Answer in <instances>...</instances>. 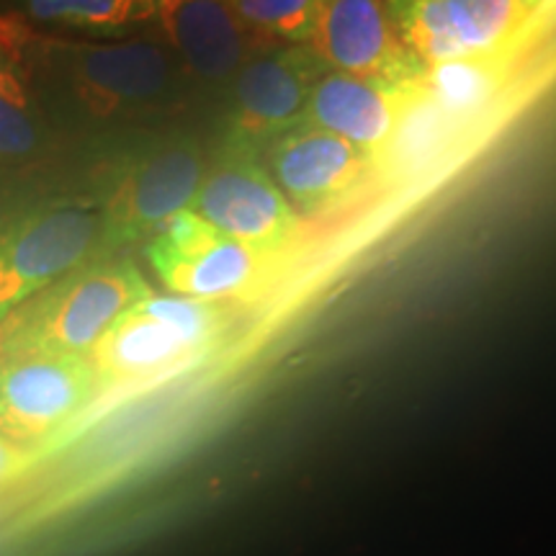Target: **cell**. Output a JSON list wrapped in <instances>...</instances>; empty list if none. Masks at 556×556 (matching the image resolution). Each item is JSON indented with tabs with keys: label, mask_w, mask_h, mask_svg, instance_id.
Here are the masks:
<instances>
[{
	"label": "cell",
	"mask_w": 556,
	"mask_h": 556,
	"mask_svg": "<svg viewBox=\"0 0 556 556\" xmlns=\"http://www.w3.org/2000/svg\"><path fill=\"white\" fill-rule=\"evenodd\" d=\"M0 34L24 62L37 96H45L41 106L88 127L139 122L176 93V58L160 41L50 37L11 18H0Z\"/></svg>",
	"instance_id": "obj_1"
},
{
	"label": "cell",
	"mask_w": 556,
	"mask_h": 556,
	"mask_svg": "<svg viewBox=\"0 0 556 556\" xmlns=\"http://www.w3.org/2000/svg\"><path fill=\"white\" fill-rule=\"evenodd\" d=\"M152 289L127 258L96 255L0 323V351L90 356L111 325Z\"/></svg>",
	"instance_id": "obj_2"
},
{
	"label": "cell",
	"mask_w": 556,
	"mask_h": 556,
	"mask_svg": "<svg viewBox=\"0 0 556 556\" xmlns=\"http://www.w3.org/2000/svg\"><path fill=\"white\" fill-rule=\"evenodd\" d=\"M227 325L222 304L165 291L139 299L90 351L99 392L139 384L208 353Z\"/></svg>",
	"instance_id": "obj_3"
},
{
	"label": "cell",
	"mask_w": 556,
	"mask_h": 556,
	"mask_svg": "<svg viewBox=\"0 0 556 556\" xmlns=\"http://www.w3.org/2000/svg\"><path fill=\"white\" fill-rule=\"evenodd\" d=\"M206 168L193 139H163L131 155L101 201V255L150 242L170 219L189 212Z\"/></svg>",
	"instance_id": "obj_4"
},
{
	"label": "cell",
	"mask_w": 556,
	"mask_h": 556,
	"mask_svg": "<svg viewBox=\"0 0 556 556\" xmlns=\"http://www.w3.org/2000/svg\"><path fill=\"white\" fill-rule=\"evenodd\" d=\"M101 255V206L65 201L0 227V323L70 270Z\"/></svg>",
	"instance_id": "obj_5"
},
{
	"label": "cell",
	"mask_w": 556,
	"mask_h": 556,
	"mask_svg": "<svg viewBox=\"0 0 556 556\" xmlns=\"http://www.w3.org/2000/svg\"><path fill=\"white\" fill-rule=\"evenodd\" d=\"M325 70L309 45H266L250 54L232 80L225 150L263 157L278 137L307 119Z\"/></svg>",
	"instance_id": "obj_6"
},
{
	"label": "cell",
	"mask_w": 556,
	"mask_h": 556,
	"mask_svg": "<svg viewBox=\"0 0 556 556\" xmlns=\"http://www.w3.org/2000/svg\"><path fill=\"white\" fill-rule=\"evenodd\" d=\"M99 394L88 356L0 351V438L13 446L60 433Z\"/></svg>",
	"instance_id": "obj_7"
},
{
	"label": "cell",
	"mask_w": 556,
	"mask_h": 556,
	"mask_svg": "<svg viewBox=\"0 0 556 556\" xmlns=\"http://www.w3.org/2000/svg\"><path fill=\"white\" fill-rule=\"evenodd\" d=\"M191 212L270 261L287 253L302 232V217L263 160L229 150L206 168Z\"/></svg>",
	"instance_id": "obj_8"
},
{
	"label": "cell",
	"mask_w": 556,
	"mask_h": 556,
	"mask_svg": "<svg viewBox=\"0 0 556 556\" xmlns=\"http://www.w3.org/2000/svg\"><path fill=\"white\" fill-rule=\"evenodd\" d=\"M387 9L426 70L495 60L531 16L520 0H387Z\"/></svg>",
	"instance_id": "obj_9"
},
{
	"label": "cell",
	"mask_w": 556,
	"mask_h": 556,
	"mask_svg": "<svg viewBox=\"0 0 556 556\" xmlns=\"http://www.w3.org/2000/svg\"><path fill=\"white\" fill-rule=\"evenodd\" d=\"M148 261L170 294L222 304L245 294L270 258L189 208L148 242Z\"/></svg>",
	"instance_id": "obj_10"
},
{
	"label": "cell",
	"mask_w": 556,
	"mask_h": 556,
	"mask_svg": "<svg viewBox=\"0 0 556 556\" xmlns=\"http://www.w3.org/2000/svg\"><path fill=\"white\" fill-rule=\"evenodd\" d=\"M261 160L302 219L348 206L377 170L353 144L309 122L278 137Z\"/></svg>",
	"instance_id": "obj_11"
},
{
	"label": "cell",
	"mask_w": 556,
	"mask_h": 556,
	"mask_svg": "<svg viewBox=\"0 0 556 556\" xmlns=\"http://www.w3.org/2000/svg\"><path fill=\"white\" fill-rule=\"evenodd\" d=\"M422 99V83H387L325 70L312 90L304 122L345 139L379 170Z\"/></svg>",
	"instance_id": "obj_12"
},
{
	"label": "cell",
	"mask_w": 556,
	"mask_h": 556,
	"mask_svg": "<svg viewBox=\"0 0 556 556\" xmlns=\"http://www.w3.org/2000/svg\"><path fill=\"white\" fill-rule=\"evenodd\" d=\"M309 47L336 73L387 83H422L426 75L400 39L387 0H323Z\"/></svg>",
	"instance_id": "obj_13"
},
{
	"label": "cell",
	"mask_w": 556,
	"mask_h": 556,
	"mask_svg": "<svg viewBox=\"0 0 556 556\" xmlns=\"http://www.w3.org/2000/svg\"><path fill=\"white\" fill-rule=\"evenodd\" d=\"M155 21L173 58L212 86L235 80L250 54L266 47L240 24L227 0H155Z\"/></svg>",
	"instance_id": "obj_14"
},
{
	"label": "cell",
	"mask_w": 556,
	"mask_h": 556,
	"mask_svg": "<svg viewBox=\"0 0 556 556\" xmlns=\"http://www.w3.org/2000/svg\"><path fill=\"white\" fill-rule=\"evenodd\" d=\"M47 142V119L24 62L0 34V165L31 160Z\"/></svg>",
	"instance_id": "obj_15"
},
{
	"label": "cell",
	"mask_w": 556,
	"mask_h": 556,
	"mask_svg": "<svg viewBox=\"0 0 556 556\" xmlns=\"http://www.w3.org/2000/svg\"><path fill=\"white\" fill-rule=\"evenodd\" d=\"M13 21L47 29L114 34L155 21V0H0Z\"/></svg>",
	"instance_id": "obj_16"
},
{
	"label": "cell",
	"mask_w": 556,
	"mask_h": 556,
	"mask_svg": "<svg viewBox=\"0 0 556 556\" xmlns=\"http://www.w3.org/2000/svg\"><path fill=\"white\" fill-rule=\"evenodd\" d=\"M261 45H309L323 0H227Z\"/></svg>",
	"instance_id": "obj_17"
},
{
	"label": "cell",
	"mask_w": 556,
	"mask_h": 556,
	"mask_svg": "<svg viewBox=\"0 0 556 556\" xmlns=\"http://www.w3.org/2000/svg\"><path fill=\"white\" fill-rule=\"evenodd\" d=\"M495 90L492 60L446 62L428 67L422 75V93L443 111L477 109Z\"/></svg>",
	"instance_id": "obj_18"
},
{
	"label": "cell",
	"mask_w": 556,
	"mask_h": 556,
	"mask_svg": "<svg viewBox=\"0 0 556 556\" xmlns=\"http://www.w3.org/2000/svg\"><path fill=\"white\" fill-rule=\"evenodd\" d=\"M26 467H29V448L13 446L0 438V490L11 484Z\"/></svg>",
	"instance_id": "obj_19"
},
{
	"label": "cell",
	"mask_w": 556,
	"mask_h": 556,
	"mask_svg": "<svg viewBox=\"0 0 556 556\" xmlns=\"http://www.w3.org/2000/svg\"><path fill=\"white\" fill-rule=\"evenodd\" d=\"M520 3H523V5H526V11H528V13H533V11H536V9H539V5H541V3H544V0H520Z\"/></svg>",
	"instance_id": "obj_20"
}]
</instances>
